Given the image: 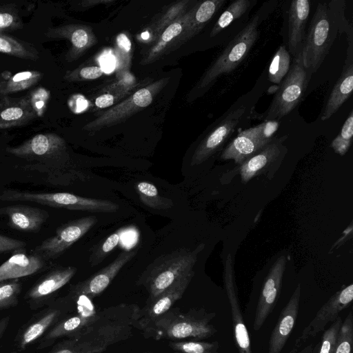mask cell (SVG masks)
Wrapping results in <instances>:
<instances>
[{"instance_id":"cell-1","label":"cell","mask_w":353,"mask_h":353,"mask_svg":"<svg viewBox=\"0 0 353 353\" xmlns=\"http://www.w3.org/2000/svg\"><path fill=\"white\" fill-rule=\"evenodd\" d=\"M320 2L310 21L298 57L308 74L316 72L327 55L339 32L352 30L344 17V1Z\"/></svg>"},{"instance_id":"cell-2","label":"cell","mask_w":353,"mask_h":353,"mask_svg":"<svg viewBox=\"0 0 353 353\" xmlns=\"http://www.w3.org/2000/svg\"><path fill=\"white\" fill-rule=\"evenodd\" d=\"M215 316V312H208L204 308H192L186 313L170 309L143 331L145 336L156 340L203 339L217 332L210 323Z\"/></svg>"},{"instance_id":"cell-3","label":"cell","mask_w":353,"mask_h":353,"mask_svg":"<svg viewBox=\"0 0 353 353\" xmlns=\"http://www.w3.org/2000/svg\"><path fill=\"white\" fill-rule=\"evenodd\" d=\"M258 24L259 17L254 16L205 72L199 83V88L211 85L221 75L232 72L244 59L257 39Z\"/></svg>"},{"instance_id":"cell-4","label":"cell","mask_w":353,"mask_h":353,"mask_svg":"<svg viewBox=\"0 0 353 353\" xmlns=\"http://www.w3.org/2000/svg\"><path fill=\"white\" fill-rule=\"evenodd\" d=\"M197 250H178L163 257L141 279L149 292L150 301L169 288L184 274L192 271Z\"/></svg>"},{"instance_id":"cell-5","label":"cell","mask_w":353,"mask_h":353,"mask_svg":"<svg viewBox=\"0 0 353 353\" xmlns=\"http://www.w3.org/2000/svg\"><path fill=\"white\" fill-rule=\"evenodd\" d=\"M308 80L307 72L297 61L282 81L272 102L262 116L264 121H277L290 112L302 99Z\"/></svg>"},{"instance_id":"cell-6","label":"cell","mask_w":353,"mask_h":353,"mask_svg":"<svg viewBox=\"0 0 353 353\" xmlns=\"http://www.w3.org/2000/svg\"><path fill=\"white\" fill-rule=\"evenodd\" d=\"M278 126L276 121H268L241 132L223 150L221 159L242 164L271 143Z\"/></svg>"},{"instance_id":"cell-7","label":"cell","mask_w":353,"mask_h":353,"mask_svg":"<svg viewBox=\"0 0 353 353\" xmlns=\"http://www.w3.org/2000/svg\"><path fill=\"white\" fill-rule=\"evenodd\" d=\"M97 221L95 216H88L64 224L57 230L53 236L37 245L33 253L44 261L57 258L82 237Z\"/></svg>"},{"instance_id":"cell-8","label":"cell","mask_w":353,"mask_h":353,"mask_svg":"<svg viewBox=\"0 0 353 353\" xmlns=\"http://www.w3.org/2000/svg\"><path fill=\"white\" fill-rule=\"evenodd\" d=\"M65 148L64 141L54 133L38 134L23 143L6 148V152L29 161L39 163L38 170L47 172L49 160Z\"/></svg>"},{"instance_id":"cell-9","label":"cell","mask_w":353,"mask_h":353,"mask_svg":"<svg viewBox=\"0 0 353 353\" xmlns=\"http://www.w3.org/2000/svg\"><path fill=\"white\" fill-rule=\"evenodd\" d=\"M353 300V285L350 284L336 292L319 309L312 321L305 327L295 340L291 351H298L308 339L315 337L324 330L329 323H333L339 313L345 309Z\"/></svg>"},{"instance_id":"cell-10","label":"cell","mask_w":353,"mask_h":353,"mask_svg":"<svg viewBox=\"0 0 353 353\" xmlns=\"http://www.w3.org/2000/svg\"><path fill=\"white\" fill-rule=\"evenodd\" d=\"M194 274L192 270L184 274L160 295L148 301L141 310L138 309L134 322L140 329L143 330L154 320L171 309L175 302L183 296Z\"/></svg>"},{"instance_id":"cell-11","label":"cell","mask_w":353,"mask_h":353,"mask_svg":"<svg viewBox=\"0 0 353 353\" xmlns=\"http://www.w3.org/2000/svg\"><path fill=\"white\" fill-rule=\"evenodd\" d=\"M285 259L279 258L265 279L256 306L253 328L259 330L273 310L279 299L285 268Z\"/></svg>"},{"instance_id":"cell-12","label":"cell","mask_w":353,"mask_h":353,"mask_svg":"<svg viewBox=\"0 0 353 353\" xmlns=\"http://www.w3.org/2000/svg\"><path fill=\"white\" fill-rule=\"evenodd\" d=\"M137 254V251H123L108 266L89 279L73 285L70 294L74 297L94 298L110 285L120 270Z\"/></svg>"},{"instance_id":"cell-13","label":"cell","mask_w":353,"mask_h":353,"mask_svg":"<svg viewBox=\"0 0 353 353\" xmlns=\"http://www.w3.org/2000/svg\"><path fill=\"white\" fill-rule=\"evenodd\" d=\"M76 271L74 267L59 268L40 278L24 296L30 307L36 309L42 307L54 292L70 281Z\"/></svg>"},{"instance_id":"cell-14","label":"cell","mask_w":353,"mask_h":353,"mask_svg":"<svg viewBox=\"0 0 353 353\" xmlns=\"http://www.w3.org/2000/svg\"><path fill=\"white\" fill-rule=\"evenodd\" d=\"M223 279L225 289L231 308L234 339L239 353H252L250 336L239 307L230 254L225 263Z\"/></svg>"},{"instance_id":"cell-15","label":"cell","mask_w":353,"mask_h":353,"mask_svg":"<svg viewBox=\"0 0 353 353\" xmlns=\"http://www.w3.org/2000/svg\"><path fill=\"white\" fill-rule=\"evenodd\" d=\"M159 84V82H157L154 85L137 90L128 100L110 109L96 120L86 125L84 128L97 130L112 125L124 119L136 111L147 107L152 103L153 90Z\"/></svg>"},{"instance_id":"cell-16","label":"cell","mask_w":353,"mask_h":353,"mask_svg":"<svg viewBox=\"0 0 353 353\" xmlns=\"http://www.w3.org/2000/svg\"><path fill=\"white\" fill-rule=\"evenodd\" d=\"M244 111V108H239L231 112L204 139L193 155L192 165L202 163L219 149L234 130Z\"/></svg>"},{"instance_id":"cell-17","label":"cell","mask_w":353,"mask_h":353,"mask_svg":"<svg viewBox=\"0 0 353 353\" xmlns=\"http://www.w3.org/2000/svg\"><path fill=\"white\" fill-rule=\"evenodd\" d=\"M301 287L298 285L280 314L270 337L268 353H281L294 327L299 312Z\"/></svg>"},{"instance_id":"cell-18","label":"cell","mask_w":353,"mask_h":353,"mask_svg":"<svg viewBox=\"0 0 353 353\" xmlns=\"http://www.w3.org/2000/svg\"><path fill=\"white\" fill-rule=\"evenodd\" d=\"M0 216H6L8 224L12 229L36 232L47 221L49 214L41 208L22 204L8 205L0 208Z\"/></svg>"},{"instance_id":"cell-19","label":"cell","mask_w":353,"mask_h":353,"mask_svg":"<svg viewBox=\"0 0 353 353\" xmlns=\"http://www.w3.org/2000/svg\"><path fill=\"white\" fill-rule=\"evenodd\" d=\"M61 314L60 309L46 308L33 315L19 330L14 342L22 350L41 338L44 333L54 325Z\"/></svg>"},{"instance_id":"cell-20","label":"cell","mask_w":353,"mask_h":353,"mask_svg":"<svg viewBox=\"0 0 353 353\" xmlns=\"http://www.w3.org/2000/svg\"><path fill=\"white\" fill-rule=\"evenodd\" d=\"M310 1L294 0L288 10V48L294 57H299L305 38V26L310 12Z\"/></svg>"},{"instance_id":"cell-21","label":"cell","mask_w":353,"mask_h":353,"mask_svg":"<svg viewBox=\"0 0 353 353\" xmlns=\"http://www.w3.org/2000/svg\"><path fill=\"white\" fill-rule=\"evenodd\" d=\"M98 314L99 312L93 310H85L56 323L41 339L38 348H46L59 338L66 336L69 339L78 336L97 319Z\"/></svg>"},{"instance_id":"cell-22","label":"cell","mask_w":353,"mask_h":353,"mask_svg":"<svg viewBox=\"0 0 353 353\" xmlns=\"http://www.w3.org/2000/svg\"><path fill=\"white\" fill-rule=\"evenodd\" d=\"M352 43H350L348 54L343 71L336 82L321 114V121L330 119L350 97L353 90Z\"/></svg>"},{"instance_id":"cell-23","label":"cell","mask_w":353,"mask_h":353,"mask_svg":"<svg viewBox=\"0 0 353 353\" xmlns=\"http://www.w3.org/2000/svg\"><path fill=\"white\" fill-rule=\"evenodd\" d=\"M36 116V111L28 98H0V129L25 125Z\"/></svg>"},{"instance_id":"cell-24","label":"cell","mask_w":353,"mask_h":353,"mask_svg":"<svg viewBox=\"0 0 353 353\" xmlns=\"http://www.w3.org/2000/svg\"><path fill=\"white\" fill-rule=\"evenodd\" d=\"M44 264V260L34 253L28 254L23 250L16 251L0 265V282L35 274Z\"/></svg>"},{"instance_id":"cell-25","label":"cell","mask_w":353,"mask_h":353,"mask_svg":"<svg viewBox=\"0 0 353 353\" xmlns=\"http://www.w3.org/2000/svg\"><path fill=\"white\" fill-rule=\"evenodd\" d=\"M280 154L278 143H270L260 152L252 156L240 167V174L243 182L250 181L271 162L274 161Z\"/></svg>"},{"instance_id":"cell-26","label":"cell","mask_w":353,"mask_h":353,"mask_svg":"<svg viewBox=\"0 0 353 353\" xmlns=\"http://www.w3.org/2000/svg\"><path fill=\"white\" fill-rule=\"evenodd\" d=\"M46 35L50 39H67L72 44V48L68 57L74 58L88 46L90 41L88 32L84 28L68 25L50 28Z\"/></svg>"},{"instance_id":"cell-27","label":"cell","mask_w":353,"mask_h":353,"mask_svg":"<svg viewBox=\"0 0 353 353\" xmlns=\"http://www.w3.org/2000/svg\"><path fill=\"white\" fill-rule=\"evenodd\" d=\"M0 52L18 58L36 61L37 50L32 44L0 33Z\"/></svg>"},{"instance_id":"cell-28","label":"cell","mask_w":353,"mask_h":353,"mask_svg":"<svg viewBox=\"0 0 353 353\" xmlns=\"http://www.w3.org/2000/svg\"><path fill=\"white\" fill-rule=\"evenodd\" d=\"M41 73L36 70L19 72L3 80L0 88L1 97L28 89L41 79Z\"/></svg>"},{"instance_id":"cell-29","label":"cell","mask_w":353,"mask_h":353,"mask_svg":"<svg viewBox=\"0 0 353 353\" xmlns=\"http://www.w3.org/2000/svg\"><path fill=\"white\" fill-rule=\"evenodd\" d=\"M106 348L75 337L58 343L48 353H102Z\"/></svg>"},{"instance_id":"cell-30","label":"cell","mask_w":353,"mask_h":353,"mask_svg":"<svg viewBox=\"0 0 353 353\" xmlns=\"http://www.w3.org/2000/svg\"><path fill=\"white\" fill-rule=\"evenodd\" d=\"M290 55L284 46H280L274 54L268 70L270 82L280 84L289 72Z\"/></svg>"},{"instance_id":"cell-31","label":"cell","mask_w":353,"mask_h":353,"mask_svg":"<svg viewBox=\"0 0 353 353\" xmlns=\"http://www.w3.org/2000/svg\"><path fill=\"white\" fill-rule=\"evenodd\" d=\"M250 3V0H236L233 1L216 21L210 33V37H214L234 20L244 14Z\"/></svg>"},{"instance_id":"cell-32","label":"cell","mask_w":353,"mask_h":353,"mask_svg":"<svg viewBox=\"0 0 353 353\" xmlns=\"http://www.w3.org/2000/svg\"><path fill=\"white\" fill-rule=\"evenodd\" d=\"M226 2V0H208L202 2L190 21L192 30L198 32Z\"/></svg>"},{"instance_id":"cell-33","label":"cell","mask_w":353,"mask_h":353,"mask_svg":"<svg viewBox=\"0 0 353 353\" xmlns=\"http://www.w3.org/2000/svg\"><path fill=\"white\" fill-rule=\"evenodd\" d=\"M169 346L174 353H219V348L217 341H172Z\"/></svg>"},{"instance_id":"cell-34","label":"cell","mask_w":353,"mask_h":353,"mask_svg":"<svg viewBox=\"0 0 353 353\" xmlns=\"http://www.w3.org/2000/svg\"><path fill=\"white\" fill-rule=\"evenodd\" d=\"M353 315L352 311L343 321L332 353H352Z\"/></svg>"},{"instance_id":"cell-35","label":"cell","mask_w":353,"mask_h":353,"mask_svg":"<svg viewBox=\"0 0 353 353\" xmlns=\"http://www.w3.org/2000/svg\"><path fill=\"white\" fill-rule=\"evenodd\" d=\"M21 291V285L18 279L0 282V310L16 306Z\"/></svg>"},{"instance_id":"cell-36","label":"cell","mask_w":353,"mask_h":353,"mask_svg":"<svg viewBox=\"0 0 353 353\" xmlns=\"http://www.w3.org/2000/svg\"><path fill=\"white\" fill-rule=\"evenodd\" d=\"M353 136V111L343 123L340 133L332 141L331 146L334 152L343 156L349 150Z\"/></svg>"},{"instance_id":"cell-37","label":"cell","mask_w":353,"mask_h":353,"mask_svg":"<svg viewBox=\"0 0 353 353\" xmlns=\"http://www.w3.org/2000/svg\"><path fill=\"white\" fill-rule=\"evenodd\" d=\"M342 322V319L341 316H339L330 326L323 332L321 342L316 347H313L312 353L333 352Z\"/></svg>"},{"instance_id":"cell-38","label":"cell","mask_w":353,"mask_h":353,"mask_svg":"<svg viewBox=\"0 0 353 353\" xmlns=\"http://www.w3.org/2000/svg\"><path fill=\"white\" fill-rule=\"evenodd\" d=\"M137 189L142 202L153 208H163L168 206V202L163 201L159 195L157 188L149 182L141 181L137 183Z\"/></svg>"},{"instance_id":"cell-39","label":"cell","mask_w":353,"mask_h":353,"mask_svg":"<svg viewBox=\"0 0 353 353\" xmlns=\"http://www.w3.org/2000/svg\"><path fill=\"white\" fill-rule=\"evenodd\" d=\"M183 26L179 21L170 24L163 32L157 45L152 49V54H154L163 50L166 43L171 41L181 32Z\"/></svg>"},{"instance_id":"cell-40","label":"cell","mask_w":353,"mask_h":353,"mask_svg":"<svg viewBox=\"0 0 353 353\" xmlns=\"http://www.w3.org/2000/svg\"><path fill=\"white\" fill-rule=\"evenodd\" d=\"M120 236L118 233H114L109 236L92 256V263L93 265L97 264L103 260L106 254L117 245Z\"/></svg>"},{"instance_id":"cell-41","label":"cell","mask_w":353,"mask_h":353,"mask_svg":"<svg viewBox=\"0 0 353 353\" xmlns=\"http://www.w3.org/2000/svg\"><path fill=\"white\" fill-rule=\"evenodd\" d=\"M103 73L100 67L88 66L81 68L77 72H72L65 76L68 80H74L77 79H95L99 78Z\"/></svg>"},{"instance_id":"cell-42","label":"cell","mask_w":353,"mask_h":353,"mask_svg":"<svg viewBox=\"0 0 353 353\" xmlns=\"http://www.w3.org/2000/svg\"><path fill=\"white\" fill-rule=\"evenodd\" d=\"M21 26V21L14 12L0 11V33L1 30H15Z\"/></svg>"},{"instance_id":"cell-43","label":"cell","mask_w":353,"mask_h":353,"mask_svg":"<svg viewBox=\"0 0 353 353\" xmlns=\"http://www.w3.org/2000/svg\"><path fill=\"white\" fill-rule=\"evenodd\" d=\"M26 243L19 239L0 234V254L23 250Z\"/></svg>"},{"instance_id":"cell-44","label":"cell","mask_w":353,"mask_h":353,"mask_svg":"<svg viewBox=\"0 0 353 353\" xmlns=\"http://www.w3.org/2000/svg\"><path fill=\"white\" fill-rule=\"evenodd\" d=\"M99 63L103 72H111L115 68L116 59L112 54L106 52L101 55Z\"/></svg>"},{"instance_id":"cell-45","label":"cell","mask_w":353,"mask_h":353,"mask_svg":"<svg viewBox=\"0 0 353 353\" xmlns=\"http://www.w3.org/2000/svg\"><path fill=\"white\" fill-rule=\"evenodd\" d=\"M114 102V97L110 94H104L95 99V105L101 108L112 105Z\"/></svg>"},{"instance_id":"cell-46","label":"cell","mask_w":353,"mask_h":353,"mask_svg":"<svg viewBox=\"0 0 353 353\" xmlns=\"http://www.w3.org/2000/svg\"><path fill=\"white\" fill-rule=\"evenodd\" d=\"M117 43L119 48L126 53H128L131 49V42L125 34H120L117 39Z\"/></svg>"},{"instance_id":"cell-47","label":"cell","mask_w":353,"mask_h":353,"mask_svg":"<svg viewBox=\"0 0 353 353\" xmlns=\"http://www.w3.org/2000/svg\"><path fill=\"white\" fill-rule=\"evenodd\" d=\"M10 322V316H6L0 320V341L7 329Z\"/></svg>"},{"instance_id":"cell-48","label":"cell","mask_w":353,"mask_h":353,"mask_svg":"<svg viewBox=\"0 0 353 353\" xmlns=\"http://www.w3.org/2000/svg\"><path fill=\"white\" fill-rule=\"evenodd\" d=\"M312 350L313 346L311 344L298 351H291L290 353H312Z\"/></svg>"},{"instance_id":"cell-49","label":"cell","mask_w":353,"mask_h":353,"mask_svg":"<svg viewBox=\"0 0 353 353\" xmlns=\"http://www.w3.org/2000/svg\"><path fill=\"white\" fill-rule=\"evenodd\" d=\"M3 77H1V74H0V88H1V82L3 81ZM1 97V95L0 94V98Z\"/></svg>"}]
</instances>
